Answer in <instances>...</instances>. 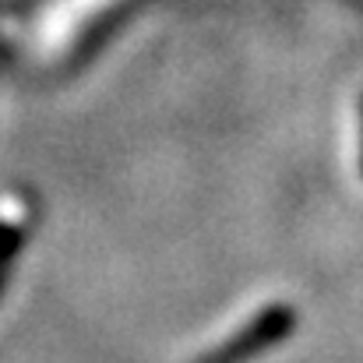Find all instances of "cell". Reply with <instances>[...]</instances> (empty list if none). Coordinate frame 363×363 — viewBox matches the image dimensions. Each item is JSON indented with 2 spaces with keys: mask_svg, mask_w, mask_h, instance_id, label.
<instances>
[{
  "mask_svg": "<svg viewBox=\"0 0 363 363\" xmlns=\"http://www.w3.org/2000/svg\"><path fill=\"white\" fill-rule=\"evenodd\" d=\"M293 328V314L275 307L257 314L247 328H240L233 339H226L223 346H216L212 353H205L198 363H247L250 357H257L261 350H268L272 342H279L286 332Z\"/></svg>",
  "mask_w": 363,
  "mask_h": 363,
  "instance_id": "obj_1",
  "label": "cell"
}]
</instances>
